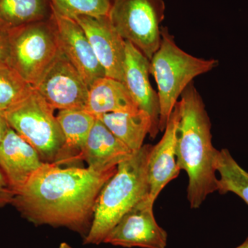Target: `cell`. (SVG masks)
<instances>
[{
	"mask_svg": "<svg viewBox=\"0 0 248 248\" xmlns=\"http://www.w3.org/2000/svg\"><path fill=\"white\" fill-rule=\"evenodd\" d=\"M165 11L164 0H112L108 17L119 35L151 61L161 45Z\"/></svg>",
	"mask_w": 248,
	"mask_h": 248,
	"instance_id": "obj_7",
	"label": "cell"
},
{
	"mask_svg": "<svg viewBox=\"0 0 248 248\" xmlns=\"http://www.w3.org/2000/svg\"><path fill=\"white\" fill-rule=\"evenodd\" d=\"M33 90L9 65L0 66V111L4 112L20 102Z\"/></svg>",
	"mask_w": 248,
	"mask_h": 248,
	"instance_id": "obj_21",
	"label": "cell"
},
{
	"mask_svg": "<svg viewBox=\"0 0 248 248\" xmlns=\"http://www.w3.org/2000/svg\"><path fill=\"white\" fill-rule=\"evenodd\" d=\"M11 43L9 34L0 31V66L9 65Z\"/></svg>",
	"mask_w": 248,
	"mask_h": 248,
	"instance_id": "obj_24",
	"label": "cell"
},
{
	"mask_svg": "<svg viewBox=\"0 0 248 248\" xmlns=\"http://www.w3.org/2000/svg\"><path fill=\"white\" fill-rule=\"evenodd\" d=\"M33 88L54 109L86 110L89 86L62 50Z\"/></svg>",
	"mask_w": 248,
	"mask_h": 248,
	"instance_id": "obj_8",
	"label": "cell"
},
{
	"mask_svg": "<svg viewBox=\"0 0 248 248\" xmlns=\"http://www.w3.org/2000/svg\"><path fill=\"white\" fill-rule=\"evenodd\" d=\"M53 108L36 90L4 115L10 127L35 148L45 163H53L64 137Z\"/></svg>",
	"mask_w": 248,
	"mask_h": 248,
	"instance_id": "obj_5",
	"label": "cell"
},
{
	"mask_svg": "<svg viewBox=\"0 0 248 248\" xmlns=\"http://www.w3.org/2000/svg\"><path fill=\"white\" fill-rule=\"evenodd\" d=\"M53 16L62 53L90 87L96 79L105 77V72L96 58L84 29L74 19L62 16L53 9Z\"/></svg>",
	"mask_w": 248,
	"mask_h": 248,
	"instance_id": "obj_11",
	"label": "cell"
},
{
	"mask_svg": "<svg viewBox=\"0 0 248 248\" xmlns=\"http://www.w3.org/2000/svg\"><path fill=\"white\" fill-rule=\"evenodd\" d=\"M9 65L33 87L61 51L53 15L13 31Z\"/></svg>",
	"mask_w": 248,
	"mask_h": 248,
	"instance_id": "obj_6",
	"label": "cell"
},
{
	"mask_svg": "<svg viewBox=\"0 0 248 248\" xmlns=\"http://www.w3.org/2000/svg\"><path fill=\"white\" fill-rule=\"evenodd\" d=\"M44 164L35 148L10 128L0 144V168L15 195Z\"/></svg>",
	"mask_w": 248,
	"mask_h": 248,
	"instance_id": "obj_14",
	"label": "cell"
},
{
	"mask_svg": "<svg viewBox=\"0 0 248 248\" xmlns=\"http://www.w3.org/2000/svg\"><path fill=\"white\" fill-rule=\"evenodd\" d=\"M154 203L148 196L142 199L121 218L103 243L127 248L167 247V232L156 221Z\"/></svg>",
	"mask_w": 248,
	"mask_h": 248,
	"instance_id": "obj_9",
	"label": "cell"
},
{
	"mask_svg": "<svg viewBox=\"0 0 248 248\" xmlns=\"http://www.w3.org/2000/svg\"><path fill=\"white\" fill-rule=\"evenodd\" d=\"M64 143L53 164L74 166L81 156L96 117L86 110H60L57 115Z\"/></svg>",
	"mask_w": 248,
	"mask_h": 248,
	"instance_id": "obj_16",
	"label": "cell"
},
{
	"mask_svg": "<svg viewBox=\"0 0 248 248\" xmlns=\"http://www.w3.org/2000/svg\"><path fill=\"white\" fill-rule=\"evenodd\" d=\"M49 0H0V31H13L51 17Z\"/></svg>",
	"mask_w": 248,
	"mask_h": 248,
	"instance_id": "obj_19",
	"label": "cell"
},
{
	"mask_svg": "<svg viewBox=\"0 0 248 248\" xmlns=\"http://www.w3.org/2000/svg\"><path fill=\"white\" fill-rule=\"evenodd\" d=\"M15 193L0 168V206L12 204Z\"/></svg>",
	"mask_w": 248,
	"mask_h": 248,
	"instance_id": "obj_23",
	"label": "cell"
},
{
	"mask_svg": "<svg viewBox=\"0 0 248 248\" xmlns=\"http://www.w3.org/2000/svg\"><path fill=\"white\" fill-rule=\"evenodd\" d=\"M215 169L219 177L217 191L221 195L232 192L239 196L248 205V172L232 156L226 148L217 150Z\"/></svg>",
	"mask_w": 248,
	"mask_h": 248,
	"instance_id": "obj_20",
	"label": "cell"
},
{
	"mask_svg": "<svg viewBox=\"0 0 248 248\" xmlns=\"http://www.w3.org/2000/svg\"><path fill=\"white\" fill-rule=\"evenodd\" d=\"M73 19L84 29L105 76L123 82L125 41L112 27L108 17L79 16Z\"/></svg>",
	"mask_w": 248,
	"mask_h": 248,
	"instance_id": "obj_10",
	"label": "cell"
},
{
	"mask_svg": "<svg viewBox=\"0 0 248 248\" xmlns=\"http://www.w3.org/2000/svg\"><path fill=\"white\" fill-rule=\"evenodd\" d=\"M179 108L178 103L171 114L162 138L153 146L147 169L148 196L155 202L163 189L177 178L181 169L178 166L176 145L179 124Z\"/></svg>",
	"mask_w": 248,
	"mask_h": 248,
	"instance_id": "obj_12",
	"label": "cell"
},
{
	"mask_svg": "<svg viewBox=\"0 0 248 248\" xmlns=\"http://www.w3.org/2000/svg\"><path fill=\"white\" fill-rule=\"evenodd\" d=\"M235 248H248V237L245 240L244 242H243L240 246Z\"/></svg>",
	"mask_w": 248,
	"mask_h": 248,
	"instance_id": "obj_26",
	"label": "cell"
},
{
	"mask_svg": "<svg viewBox=\"0 0 248 248\" xmlns=\"http://www.w3.org/2000/svg\"><path fill=\"white\" fill-rule=\"evenodd\" d=\"M104 125L123 142L133 153L143 147L147 135L152 137L153 122L145 111L133 112H111L97 117Z\"/></svg>",
	"mask_w": 248,
	"mask_h": 248,
	"instance_id": "obj_18",
	"label": "cell"
},
{
	"mask_svg": "<svg viewBox=\"0 0 248 248\" xmlns=\"http://www.w3.org/2000/svg\"><path fill=\"white\" fill-rule=\"evenodd\" d=\"M178 101L179 124L176 155L178 166L188 178L187 199L192 209L200 208L207 197L217 191L215 169L217 149L213 146L211 122L202 96L193 82Z\"/></svg>",
	"mask_w": 248,
	"mask_h": 248,
	"instance_id": "obj_2",
	"label": "cell"
},
{
	"mask_svg": "<svg viewBox=\"0 0 248 248\" xmlns=\"http://www.w3.org/2000/svg\"><path fill=\"white\" fill-rule=\"evenodd\" d=\"M117 169L98 172L89 167L45 163L15 195L12 204L35 226L63 227L84 239L99 193Z\"/></svg>",
	"mask_w": 248,
	"mask_h": 248,
	"instance_id": "obj_1",
	"label": "cell"
},
{
	"mask_svg": "<svg viewBox=\"0 0 248 248\" xmlns=\"http://www.w3.org/2000/svg\"><path fill=\"white\" fill-rule=\"evenodd\" d=\"M86 110L98 117L111 112L133 113L140 108L123 82L105 76L90 86Z\"/></svg>",
	"mask_w": 248,
	"mask_h": 248,
	"instance_id": "obj_17",
	"label": "cell"
},
{
	"mask_svg": "<svg viewBox=\"0 0 248 248\" xmlns=\"http://www.w3.org/2000/svg\"><path fill=\"white\" fill-rule=\"evenodd\" d=\"M10 128L11 127H10L4 113L0 111V144L4 140Z\"/></svg>",
	"mask_w": 248,
	"mask_h": 248,
	"instance_id": "obj_25",
	"label": "cell"
},
{
	"mask_svg": "<svg viewBox=\"0 0 248 248\" xmlns=\"http://www.w3.org/2000/svg\"><path fill=\"white\" fill-rule=\"evenodd\" d=\"M153 145L144 144L117 166L101 190L84 244L99 245L130 209L148 196L147 169Z\"/></svg>",
	"mask_w": 248,
	"mask_h": 248,
	"instance_id": "obj_3",
	"label": "cell"
},
{
	"mask_svg": "<svg viewBox=\"0 0 248 248\" xmlns=\"http://www.w3.org/2000/svg\"><path fill=\"white\" fill-rule=\"evenodd\" d=\"M52 9L65 17L108 16L112 0H49Z\"/></svg>",
	"mask_w": 248,
	"mask_h": 248,
	"instance_id": "obj_22",
	"label": "cell"
},
{
	"mask_svg": "<svg viewBox=\"0 0 248 248\" xmlns=\"http://www.w3.org/2000/svg\"><path fill=\"white\" fill-rule=\"evenodd\" d=\"M133 154V152L96 117L81 154V161H86L88 167L93 170L104 172L117 169L120 163Z\"/></svg>",
	"mask_w": 248,
	"mask_h": 248,
	"instance_id": "obj_15",
	"label": "cell"
},
{
	"mask_svg": "<svg viewBox=\"0 0 248 248\" xmlns=\"http://www.w3.org/2000/svg\"><path fill=\"white\" fill-rule=\"evenodd\" d=\"M60 248H73V247H71V246H70L69 244H67L66 242L62 243L61 244H60Z\"/></svg>",
	"mask_w": 248,
	"mask_h": 248,
	"instance_id": "obj_27",
	"label": "cell"
},
{
	"mask_svg": "<svg viewBox=\"0 0 248 248\" xmlns=\"http://www.w3.org/2000/svg\"><path fill=\"white\" fill-rule=\"evenodd\" d=\"M159 49L151 61V74L158 89L159 130L164 132L171 114L184 90L197 77L211 71L218 62L205 60L186 53L178 46L167 27H161Z\"/></svg>",
	"mask_w": 248,
	"mask_h": 248,
	"instance_id": "obj_4",
	"label": "cell"
},
{
	"mask_svg": "<svg viewBox=\"0 0 248 248\" xmlns=\"http://www.w3.org/2000/svg\"><path fill=\"white\" fill-rule=\"evenodd\" d=\"M150 60L133 44L125 41L123 83L140 110L151 117L153 125L151 138L155 139L159 132V102L157 93L150 81Z\"/></svg>",
	"mask_w": 248,
	"mask_h": 248,
	"instance_id": "obj_13",
	"label": "cell"
}]
</instances>
